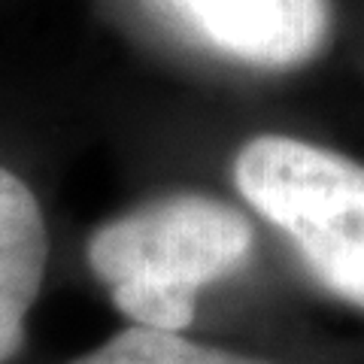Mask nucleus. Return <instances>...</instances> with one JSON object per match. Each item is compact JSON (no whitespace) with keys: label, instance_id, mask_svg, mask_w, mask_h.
I'll use <instances>...</instances> for the list:
<instances>
[{"label":"nucleus","instance_id":"f257e3e1","mask_svg":"<svg viewBox=\"0 0 364 364\" xmlns=\"http://www.w3.org/2000/svg\"><path fill=\"white\" fill-rule=\"evenodd\" d=\"M255 243L246 215L210 195H167L100 225L88 264L134 325L182 331L198 294L240 270Z\"/></svg>","mask_w":364,"mask_h":364},{"label":"nucleus","instance_id":"f03ea898","mask_svg":"<svg viewBox=\"0 0 364 364\" xmlns=\"http://www.w3.org/2000/svg\"><path fill=\"white\" fill-rule=\"evenodd\" d=\"M234 182L337 298L364 310V167L298 136L264 134L234 161Z\"/></svg>","mask_w":364,"mask_h":364},{"label":"nucleus","instance_id":"7ed1b4c3","mask_svg":"<svg viewBox=\"0 0 364 364\" xmlns=\"http://www.w3.org/2000/svg\"><path fill=\"white\" fill-rule=\"evenodd\" d=\"M195 37L255 70H298L331 33V0H158Z\"/></svg>","mask_w":364,"mask_h":364},{"label":"nucleus","instance_id":"20e7f679","mask_svg":"<svg viewBox=\"0 0 364 364\" xmlns=\"http://www.w3.org/2000/svg\"><path fill=\"white\" fill-rule=\"evenodd\" d=\"M49 240L33 191L0 167V364L25 346V325L43 286Z\"/></svg>","mask_w":364,"mask_h":364},{"label":"nucleus","instance_id":"39448f33","mask_svg":"<svg viewBox=\"0 0 364 364\" xmlns=\"http://www.w3.org/2000/svg\"><path fill=\"white\" fill-rule=\"evenodd\" d=\"M70 364H270V361L203 346L195 343V340H186L176 331H155V328L131 325L112 340H107L100 349L88 352V355Z\"/></svg>","mask_w":364,"mask_h":364}]
</instances>
